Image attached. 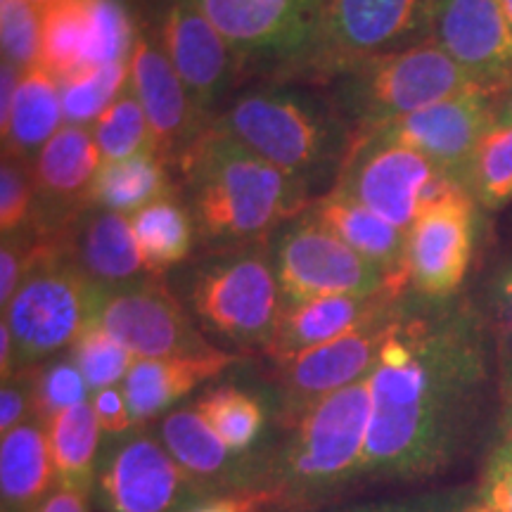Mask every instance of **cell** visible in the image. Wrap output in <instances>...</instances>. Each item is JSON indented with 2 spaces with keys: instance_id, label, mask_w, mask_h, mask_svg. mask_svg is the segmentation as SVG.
I'll list each match as a JSON object with an SVG mask.
<instances>
[{
  "instance_id": "41",
  "label": "cell",
  "mask_w": 512,
  "mask_h": 512,
  "mask_svg": "<svg viewBox=\"0 0 512 512\" xmlns=\"http://www.w3.org/2000/svg\"><path fill=\"white\" fill-rule=\"evenodd\" d=\"M477 498L494 512H512V439L496 434L486 453Z\"/></svg>"
},
{
  "instance_id": "1",
  "label": "cell",
  "mask_w": 512,
  "mask_h": 512,
  "mask_svg": "<svg viewBox=\"0 0 512 512\" xmlns=\"http://www.w3.org/2000/svg\"><path fill=\"white\" fill-rule=\"evenodd\" d=\"M494 358L489 320L470 299L408 294L370 373L361 477L425 482L470 456L489 406Z\"/></svg>"
},
{
  "instance_id": "10",
  "label": "cell",
  "mask_w": 512,
  "mask_h": 512,
  "mask_svg": "<svg viewBox=\"0 0 512 512\" xmlns=\"http://www.w3.org/2000/svg\"><path fill=\"white\" fill-rule=\"evenodd\" d=\"M460 185L458 176L411 147L354 138L335 190L408 235L422 209Z\"/></svg>"
},
{
  "instance_id": "34",
  "label": "cell",
  "mask_w": 512,
  "mask_h": 512,
  "mask_svg": "<svg viewBox=\"0 0 512 512\" xmlns=\"http://www.w3.org/2000/svg\"><path fill=\"white\" fill-rule=\"evenodd\" d=\"M138 22L126 0H86V67L131 62Z\"/></svg>"
},
{
  "instance_id": "49",
  "label": "cell",
  "mask_w": 512,
  "mask_h": 512,
  "mask_svg": "<svg viewBox=\"0 0 512 512\" xmlns=\"http://www.w3.org/2000/svg\"><path fill=\"white\" fill-rule=\"evenodd\" d=\"M36 512H88L86 494L69 489H57Z\"/></svg>"
},
{
  "instance_id": "26",
  "label": "cell",
  "mask_w": 512,
  "mask_h": 512,
  "mask_svg": "<svg viewBox=\"0 0 512 512\" xmlns=\"http://www.w3.org/2000/svg\"><path fill=\"white\" fill-rule=\"evenodd\" d=\"M62 119L60 81L38 64L24 69L12 100L10 121L0 131L3 157H17L31 164L48 140L60 131Z\"/></svg>"
},
{
  "instance_id": "17",
  "label": "cell",
  "mask_w": 512,
  "mask_h": 512,
  "mask_svg": "<svg viewBox=\"0 0 512 512\" xmlns=\"http://www.w3.org/2000/svg\"><path fill=\"white\" fill-rule=\"evenodd\" d=\"M494 124V95L472 91L368 128V131L356 133L354 138L411 147L465 183L467 166L472 162L479 140Z\"/></svg>"
},
{
  "instance_id": "9",
  "label": "cell",
  "mask_w": 512,
  "mask_h": 512,
  "mask_svg": "<svg viewBox=\"0 0 512 512\" xmlns=\"http://www.w3.org/2000/svg\"><path fill=\"white\" fill-rule=\"evenodd\" d=\"M437 0H320L313 55L297 83L328 86L354 64L430 38Z\"/></svg>"
},
{
  "instance_id": "43",
  "label": "cell",
  "mask_w": 512,
  "mask_h": 512,
  "mask_svg": "<svg viewBox=\"0 0 512 512\" xmlns=\"http://www.w3.org/2000/svg\"><path fill=\"white\" fill-rule=\"evenodd\" d=\"M31 256V233L29 228L19 233L3 235V247H0V306L3 311L15 297L19 285L24 283L29 271Z\"/></svg>"
},
{
  "instance_id": "18",
  "label": "cell",
  "mask_w": 512,
  "mask_h": 512,
  "mask_svg": "<svg viewBox=\"0 0 512 512\" xmlns=\"http://www.w3.org/2000/svg\"><path fill=\"white\" fill-rule=\"evenodd\" d=\"M430 38L482 91L498 95L512 83V27L501 0H437Z\"/></svg>"
},
{
  "instance_id": "51",
  "label": "cell",
  "mask_w": 512,
  "mask_h": 512,
  "mask_svg": "<svg viewBox=\"0 0 512 512\" xmlns=\"http://www.w3.org/2000/svg\"><path fill=\"white\" fill-rule=\"evenodd\" d=\"M465 512H494V510H491V508H489V505H484V503H482V501H479V498H477V501H475V503H472V505H470V508H467Z\"/></svg>"
},
{
  "instance_id": "7",
  "label": "cell",
  "mask_w": 512,
  "mask_h": 512,
  "mask_svg": "<svg viewBox=\"0 0 512 512\" xmlns=\"http://www.w3.org/2000/svg\"><path fill=\"white\" fill-rule=\"evenodd\" d=\"M245 81H299L318 41L320 0H195Z\"/></svg>"
},
{
  "instance_id": "42",
  "label": "cell",
  "mask_w": 512,
  "mask_h": 512,
  "mask_svg": "<svg viewBox=\"0 0 512 512\" xmlns=\"http://www.w3.org/2000/svg\"><path fill=\"white\" fill-rule=\"evenodd\" d=\"M484 316L496 342V361L512 358V264L503 266L491 280Z\"/></svg>"
},
{
  "instance_id": "16",
  "label": "cell",
  "mask_w": 512,
  "mask_h": 512,
  "mask_svg": "<svg viewBox=\"0 0 512 512\" xmlns=\"http://www.w3.org/2000/svg\"><path fill=\"white\" fill-rule=\"evenodd\" d=\"M399 306L387 316L370 320L332 342L275 363L280 387V420L287 427L313 403L373 373Z\"/></svg>"
},
{
  "instance_id": "23",
  "label": "cell",
  "mask_w": 512,
  "mask_h": 512,
  "mask_svg": "<svg viewBox=\"0 0 512 512\" xmlns=\"http://www.w3.org/2000/svg\"><path fill=\"white\" fill-rule=\"evenodd\" d=\"M72 254L88 278L105 290L152 278L145 271L131 219L117 211L98 209L88 219L83 214L81 226L74 230Z\"/></svg>"
},
{
  "instance_id": "40",
  "label": "cell",
  "mask_w": 512,
  "mask_h": 512,
  "mask_svg": "<svg viewBox=\"0 0 512 512\" xmlns=\"http://www.w3.org/2000/svg\"><path fill=\"white\" fill-rule=\"evenodd\" d=\"M477 501V486H446V489L422 491L387 501H373L363 505H351L335 512H465Z\"/></svg>"
},
{
  "instance_id": "30",
  "label": "cell",
  "mask_w": 512,
  "mask_h": 512,
  "mask_svg": "<svg viewBox=\"0 0 512 512\" xmlns=\"http://www.w3.org/2000/svg\"><path fill=\"white\" fill-rule=\"evenodd\" d=\"M38 67L60 83L86 69V0H55L43 8Z\"/></svg>"
},
{
  "instance_id": "20",
  "label": "cell",
  "mask_w": 512,
  "mask_h": 512,
  "mask_svg": "<svg viewBox=\"0 0 512 512\" xmlns=\"http://www.w3.org/2000/svg\"><path fill=\"white\" fill-rule=\"evenodd\" d=\"M408 294L411 290H403V287H387L377 294H361V297L347 294V297L285 302L266 356L280 363L302 354V351L332 342L370 320L392 313Z\"/></svg>"
},
{
  "instance_id": "24",
  "label": "cell",
  "mask_w": 512,
  "mask_h": 512,
  "mask_svg": "<svg viewBox=\"0 0 512 512\" xmlns=\"http://www.w3.org/2000/svg\"><path fill=\"white\" fill-rule=\"evenodd\" d=\"M57 482L48 427L29 418L0 437V496L3 512H36Z\"/></svg>"
},
{
  "instance_id": "36",
  "label": "cell",
  "mask_w": 512,
  "mask_h": 512,
  "mask_svg": "<svg viewBox=\"0 0 512 512\" xmlns=\"http://www.w3.org/2000/svg\"><path fill=\"white\" fill-rule=\"evenodd\" d=\"M69 351H72L69 356L74 358L93 394L124 382L128 370L136 363V356L124 344H119L110 332H105L95 323L76 339V344Z\"/></svg>"
},
{
  "instance_id": "14",
  "label": "cell",
  "mask_w": 512,
  "mask_h": 512,
  "mask_svg": "<svg viewBox=\"0 0 512 512\" xmlns=\"http://www.w3.org/2000/svg\"><path fill=\"white\" fill-rule=\"evenodd\" d=\"M95 325L136 358L207 354L216 349L162 278H145L102 292Z\"/></svg>"
},
{
  "instance_id": "50",
  "label": "cell",
  "mask_w": 512,
  "mask_h": 512,
  "mask_svg": "<svg viewBox=\"0 0 512 512\" xmlns=\"http://www.w3.org/2000/svg\"><path fill=\"white\" fill-rule=\"evenodd\" d=\"M494 112H496V121L512 124V83L505 88V91L494 95Z\"/></svg>"
},
{
  "instance_id": "47",
  "label": "cell",
  "mask_w": 512,
  "mask_h": 512,
  "mask_svg": "<svg viewBox=\"0 0 512 512\" xmlns=\"http://www.w3.org/2000/svg\"><path fill=\"white\" fill-rule=\"evenodd\" d=\"M498 437L512 439V358L498 361Z\"/></svg>"
},
{
  "instance_id": "19",
  "label": "cell",
  "mask_w": 512,
  "mask_h": 512,
  "mask_svg": "<svg viewBox=\"0 0 512 512\" xmlns=\"http://www.w3.org/2000/svg\"><path fill=\"white\" fill-rule=\"evenodd\" d=\"M131 79L128 88L136 95L152 131V152H157L169 166H176L185 147L202 136L209 121L202 117L185 91L181 76L159 50L157 41L143 27H138L136 46H133Z\"/></svg>"
},
{
  "instance_id": "48",
  "label": "cell",
  "mask_w": 512,
  "mask_h": 512,
  "mask_svg": "<svg viewBox=\"0 0 512 512\" xmlns=\"http://www.w3.org/2000/svg\"><path fill=\"white\" fill-rule=\"evenodd\" d=\"M19 370L17 363V347H15V339H12L10 325L8 320H0V377L3 382H8L10 377H15Z\"/></svg>"
},
{
  "instance_id": "46",
  "label": "cell",
  "mask_w": 512,
  "mask_h": 512,
  "mask_svg": "<svg viewBox=\"0 0 512 512\" xmlns=\"http://www.w3.org/2000/svg\"><path fill=\"white\" fill-rule=\"evenodd\" d=\"M268 508V498L259 491H240L233 496H216L204 501L188 512H259Z\"/></svg>"
},
{
  "instance_id": "4",
  "label": "cell",
  "mask_w": 512,
  "mask_h": 512,
  "mask_svg": "<svg viewBox=\"0 0 512 512\" xmlns=\"http://www.w3.org/2000/svg\"><path fill=\"white\" fill-rule=\"evenodd\" d=\"M370 413V375L306 408L261 472L256 491L268 498V508L311 505L361 477Z\"/></svg>"
},
{
  "instance_id": "29",
  "label": "cell",
  "mask_w": 512,
  "mask_h": 512,
  "mask_svg": "<svg viewBox=\"0 0 512 512\" xmlns=\"http://www.w3.org/2000/svg\"><path fill=\"white\" fill-rule=\"evenodd\" d=\"M50 451L57 472V489L91 494L98 479L100 422L91 401L67 408L48 422Z\"/></svg>"
},
{
  "instance_id": "35",
  "label": "cell",
  "mask_w": 512,
  "mask_h": 512,
  "mask_svg": "<svg viewBox=\"0 0 512 512\" xmlns=\"http://www.w3.org/2000/svg\"><path fill=\"white\" fill-rule=\"evenodd\" d=\"M93 138L102 164L119 162L140 152L152 150V131L145 110L131 88H126L105 112L95 119Z\"/></svg>"
},
{
  "instance_id": "28",
  "label": "cell",
  "mask_w": 512,
  "mask_h": 512,
  "mask_svg": "<svg viewBox=\"0 0 512 512\" xmlns=\"http://www.w3.org/2000/svg\"><path fill=\"white\" fill-rule=\"evenodd\" d=\"M171 166L157 152L145 150L119 162H105L91 185V207L131 216L159 197L178 190Z\"/></svg>"
},
{
  "instance_id": "27",
  "label": "cell",
  "mask_w": 512,
  "mask_h": 512,
  "mask_svg": "<svg viewBox=\"0 0 512 512\" xmlns=\"http://www.w3.org/2000/svg\"><path fill=\"white\" fill-rule=\"evenodd\" d=\"M128 219L143 254L145 271L152 278H162L166 271L183 264L197 242L195 219L178 190L150 202Z\"/></svg>"
},
{
  "instance_id": "44",
  "label": "cell",
  "mask_w": 512,
  "mask_h": 512,
  "mask_svg": "<svg viewBox=\"0 0 512 512\" xmlns=\"http://www.w3.org/2000/svg\"><path fill=\"white\" fill-rule=\"evenodd\" d=\"M34 368L19 370L15 377L3 382V389H0V437L34 418Z\"/></svg>"
},
{
  "instance_id": "21",
  "label": "cell",
  "mask_w": 512,
  "mask_h": 512,
  "mask_svg": "<svg viewBox=\"0 0 512 512\" xmlns=\"http://www.w3.org/2000/svg\"><path fill=\"white\" fill-rule=\"evenodd\" d=\"M159 441L178 465L204 489L235 486V491H256V475L247 458L223 444L195 406L166 413L159 422Z\"/></svg>"
},
{
  "instance_id": "25",
  "label": "cell",
  "mask_w": 512,
  "mask_h": 512,
  "mask_svg": "<svg viewBox=\"0 0 512 512\" xmlns=\"http://www.w3.org/2000/svg\"><path fill=\"white\" fill-rule=\"evenodd\" d=\"M306 214L313 216L325 228H330L337 238H342L358 254L366 256L387 271L392 278H401L408 283L406 275V240L408 235L399 228L389 226L380 216L356 202L354 197L344 195L332 188L318 200L311 202Z\"/></svg>"
},
{
  "instance_id": "52",
  "label": "cell",
  "mask_w": 512,
  "mask_h": 512,
  "mask_svg": "<svg viewBox=\"0 0 512 512\" xmlns=\"http://www.w3.org/2000/svg\"><path fill=\"white\" fill-rule=\"evenodd\" d=\"M501 5H503L505 15H508V22H510V27H512V0H501Z\"/></svg>"
},
{
  "instance_id": "22",
  "label": "cell",
  "mask_w": 512,
  "mask_h": 512,
  "mask_svg": "<svg viewBox=\"0 0 512 512\" xmlns=\"http://www.w3.org/2000/svg\"><path fill=\"white\" fill-rule=\"evenodd\" d=\"M235 361H240L238 354L219 347L207 354L136 358L124 380V394L131 406L133 422L143 425L155 420L192 389L219 377Z\"/></svg>"
},
{
  "instance_id": "11",
  "label": "cell",
  "mask_w": 512,
  "mask_h": 512,
  "mask_svg": "<svg viewBox=\"0 0 512 512\" xmlns=\"http://www.w3.org/2000/svg\"><path fill=\"white\" fill-rule=\"evenodd\" d=\"M271 254L285 302L361 297L387 287L411 290L406 280L392 278L306 211L278 230Z\"/></svg>"
},
{
  "instance_id": "6",
  "label": "cell",
  "mask_w": 512,
  "mask_h": 512,
  "mask_svg": "<svg viewBox=\"0 0 512 512\" xmlns=\"http://www.w3.org/2000/svg\"><path fill=\"white\" fill-rule=\"evenodd\" d=\"M283 304L273 254L266 245L211 252L192 271L188 285L190 313L204 335L242 351L266 354Z\"/></svg>"
},
{
  "instance_id": "45",
  "label": "cell",
  "mask_w": 512,
  "mask_h": 512,
  "mask_svg": "<svg viewBox=\"0 0 512 512\" xmlns=\"http://www.w3.org/2000/svg\"><path fill=\"white\" fill-rule=\"evenodd\" d=\"M91 406L95 411V418L100 422V430L110 437H121L131 427H136L131 415V406L124 394V387H105L91 396Z\"/></svg>"
},
{
  "instance_id": "37",
  "label": "cell",
  "mask_w": 512,
  "mask_h": 512,
  "mask_svg": "<svg viewBox=\"0 0 512 512\" xmlns=\"http://www.w3.org/2000/svg\"><path fill=\"white\" fill-rule=\"evenodd\" d=\"M88 384L72 356H60L34 368V418L48 425L55 415L88 401Z\"/></svg>"
},
{
  "instance_id": "15",
  "label": "cell",
  "mask_w": 512,
  "mask_h": 512,
  "mask_svg": "<svg viewBox=\"0 0 512 512\" xmlns=\"http://www.w3.org/2000/svg\"><path fill=\"white\" fill-rule=\"evenodd\" d=\"M93 491L105 512H188L207 496L162 441L143 432L102 460Z\"/></svg>"
},
{
  "instance_id": "33",
  "label": "cell",
  "mask_w": 512,
  "mask_h": 512,
  "mask_svg": "<svg viewBox=\"0 0 512 512\" xmlns=\"http://www.w3.org/2000/svg\"><path fill=\"white\" fill-rule=\"evenodd\" d=\"M128 62L86 67L60 83L64 124L93 126L114 100L128 88Z\"/></svg>"
},
{
  "instance_id": "32",
  "label": "cell",
  "mask_w": 512,
  "mask_h": 512,
  "mask_svg": "<svg viewBox=\"0 0 512 512\" xmlns=\"http://www.w3.org/2000/svg\"><path fill=\"white\" fill-rule=\"evenodd\" d=\"M209 427L235 453H245L264 430L266 411L261 401L233 384L209 389L195 403Z\"/></svg>"
},
{
  "instance_id": "12",
  "label": "cell",
  "mask_w": 512,
  "mask_h": 512,
  "mask_svg": "<svg viewBox=\"0 0 512 512\" xmlns=\"http://www.w3.org/2000/svg\"><path fill=\"white\" fill-rule=\"evenodd\" d=\"M181 76L202 117L214 121L245 83L238 57L195 0H159L155 29H147Z\"/></svg>"
},
{
  "instance_id": "31",
  "label": "cell",
  "mask_w": 512,
  "mask_h": 512,
  "mask_svg": "<svg viewBox=\"0 0 512 512\" xmlns=\"http://www.w3.org/2000/svg\"><path fill=\"white\" fill-rule=\"evenodd\" d=\"M465 185L486 211H501L512 204V124L496 121L479 140Z\"/></svg>"
},
{
  "instance_id": "38",
  "label": "cell",
  "mask_w": 512,
  "mask_h": 512,
  "mask_svg": "<svg viewBox=\"0 0 512 512\" xmlns=\"http://www.w3.org/2000/svg\"><path fill=\"white\" fill-rule=\"evenodd\" d=\"M43 10L34 0H0V41L3 62L19 72L36 67L41 55Z\"/></svg>"
},
{
  "instance_id": "13",
  "label": "cell",
  "mask_w": 512,
  "mask_h": 512,
  "mask_svg": "<svg viewBox=\"0 0 512 512\" xmlns=\"http://www.w3.org/2000/svg\"><path fill=\"white\" fill-rule=\"evenodd\" d=\"M475 197L453 188L420 211L408 230L406 275L411 292L432 302L460 297L477 245Z\"/></svg>"
},
{
  "instance_id": "3",
  "label": "cell",
  "mask_w": 512,
  "mask_h": 512,
  "mask_svg": "<svg viewBox=\"0 0 512 512\" xmlns=\"http://www.w3.org/2000/svg\"><path fill=\"white\" fill-rule=\"evenodd\" d=\"M211 124L302 183L316 200L335 188L354 143V131L328 93L297 81H252Z\"/></svg>"
},
{
  "instance_id": "8",
  "label": "cell",
  "mask_w": 512,
  "mask_h": 512,
  "mask_svg": "<svg viewBox=\"0 0 512 512\" xmlns=\"http://www.w3.org/2000/svg\"><path fill=\"white\" fill-rule=\"evenodd\" d=\"M102 292L105 287L88 278L72 254L31 268L3 311L15 339L19 370L41 366L72 349L95 323Z\"/></svg>"
},
{
  "instance_id": "5",
  "label": "cell",
  "mask_w": 512,
  "mask_h": 512,
  "mask_svg": "<svg viewBox=\"0 0 512 512\" xmlns=\"http://www.w3.org/2000/svg\"><path fill=\"white\" fill-rule=\"evenodd\" d=\"M323 91L356 136L482 88L475 86V81L432 38H427L399 53L377 55L354 64L323 86Z\"/></svg>"
},
{
  "instance_id": "2",
  "label": "cell",
  "mask_w": 512,
  "mask_h": 512,
  "mask_svg": "<svg viewBox=\"0 0 512 512\" xmlns=\"http://www.w3.org/2000/svg\"><path fill=\"white\" fill-rule=\"evenodd\" d=\"M181 197L209 252L266 245L316 197L278 166L209 124L176 162Z\"/></svg>"
},
{
  "instance_id": "53",
  "label": "cell",
  "mask_w": 512,
  "mask_h": 512,
  "mask_svg": "<svg viewBox=\"0 0 512 512\" xmlns=\"http://www.w3.org/2000/svg\"><path fill=\"white\" fill-rule=\"evenodd\" d=\"M34 3L38 5V8H41V10H43V8H48V5H50V3H55V0H34Z\"/></svg>"
},
{
  "instance_id": "39",
  "label": "cell",
  "mask_w": 512,
  "mask_h": 512,
  "mask_svg": "<svg viewBox=\"0 0 512 512\" xmlns=\"http://www.w3.org/2000/svg\"><path fill=\"white\" fill-rule=\"evenodd\" d=\"M36 209V185L31 164L17 157H3L0 166V230L19 233L29 226Z\"/></svg>"
}]
</instances>
